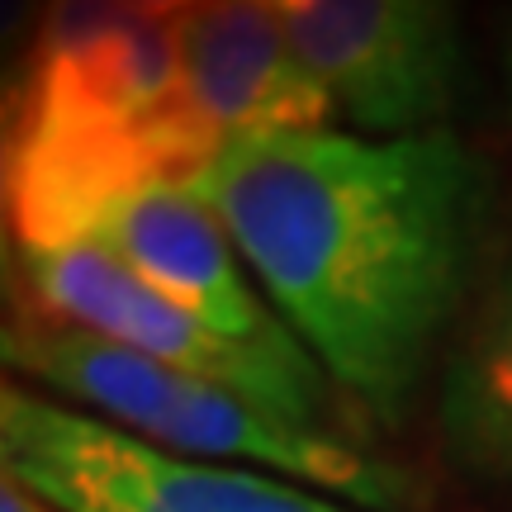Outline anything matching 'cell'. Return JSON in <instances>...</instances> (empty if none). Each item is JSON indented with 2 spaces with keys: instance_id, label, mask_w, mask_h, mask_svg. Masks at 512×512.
<instances>
[{
  "instance_id": "ba28073f",
  "label": "cell",
  "mask_w": 512,
  "mask_h": 512,
  "mask_svg": "<svg viewBox=\"0 0 512 512\" xmlns=\"http://www.w3.org/2000/svg\"><path fill=\"white\" fill-rule=\"evenodd\" d=\"M176 24L190 105L223 143L252 133H313L337 119L304 67L275 0H200Z\"/></svg>"
},
{
  "instance_id": "9c48e42d",
  "label": "cell",
  "mask_w": 512,
  "mask_h": 512,
  "mask_svg": "<svg viewBox=\"0 0 512 512\" xmlns=\"http://www.w3.org/2000/svg\"><path fill=\"white\" fill-rule=\"evenodd\" d=\"M441 437L460 470L512 484V256L441 375Z\"/></svg>"
},
{
  "instance_id": "7c38bea8",
  "label": "cell",
  "mask_w": 512,
  "mask_h": 512,
  "mask_svg": "<svg viewBox=\"0 0 512 512\" xmlns=\"http://www.w3.org/2000/svg\"><path fill=\"white\" fill-rule=\"evenodd\" d=\"M508 81H512V43H508Z\"/></svg>"
},
{
  "instance_id": "3957f363",
  "label": "cell",
  "mask_w": 512,
  "mask_h": 512,
  "mask_svg": "<svg viewBox=\"0 0 512 512\" xmlns=\"http://www.w3.org/2000/svg\"><path fill=\"white\" fill-rule=\"evenodd\" d=\"M0 351L15 375L166 456L294 479L361 512H427V484L347 432L294 422L252 394L171 370L62 318H19Z\"/></svg>"
},
{
  "instance_id": "8fae6325",
  "label": "cell",
  "mask_w": 512,
  "mask_h": 512,
  "mask_svg": "<svg viewBox=\"0 0 512 512\" xmlns=\"http://www.w3.org/2000/svg\"><path fill=\"white\" fill-rule=\"evenodd\" d=\"M133 10H143V15H157V19H181L185 10H195L200 0H128Z\"/></svg>"
},
{
  "instance_id": "5b68a950",
  "label": "cell",
  "mask_w": 512,
  "mask_h": 512,
  "mask_svg": "<svg viewBox=\"0 0 512 512\" xmlns=\"http://www.w3.org/2000/svg\"><path fill=\"white\" fill-rule=\"evenodd\" d=\"M19 266H24L29 294L48 318H62L95 337H110L119 347L143 351L171 370L252 394L294 422L347 432L342 427V413H347L342 389L313 361V351H261L223 337L195 313H185L181 304L162 299L152 285H143L100 242L19 247Z\"/></svg>"
},
{
  "instance_id": "7a4b0ae2",
  "label": "cell",
  "mask_w": 512,
  "mask_h": 512,
  "mask_svg": "<svg viewBox=\"0 0 512 512\" xmlns=\"http://www.w3.org/2000/svg\"><path fill=\"white\" fill-rule=\"evenodd\" d=\"M219 133L190 105L176 24L128 0H48L5 133L19 247H67L152 181H190Z\"/></svg>"
},
{
  "instance_id": "52a82bcc",
  "label": "cell",
  "mask_w": 512,
  "mask_h": 512,
  "mask_svg": "<svg viewBox=\"0 0 512 512\" xmlns=\"http://www.w3.org/2000/svg\"><path fill=\"white\" fill-rule=\"evenodd\" d=\"M86 242H100L143 285L233 342L261 351H309L242 275L247 261L238 242L185 181H152L124 195L95 219Z\"/></svg>"
},
{
  "instance_id": "30bf717a",
  "label": "cell",
  "mask_w": 512,
  "mask_h": 512,
  "mask_svg": "<svg viewBox=\"0 0 512 512\" xmlns=\"http://www.w3.org/2000/svg\"><path fill=\"white\" fill-rule=\"evenodd\" d=\"M0 512H57V508L48 503V498H38L29 484L0 475Z\"/></svg>"
},
{
  "instance_id": "8992f818",
  "label": "cell",
  "mask_w": 512,
  "mask_h": 512,
  "mask_svg": "<svg viewBox=\"0 0 512 512\" xmlns=\"http://www.w3.org/2000/svg\"><path fill=\"white\" fill-rule=\"evenodd\" d=\"M337 114L370 138L441 128L460 91L451 0H275Z\"/></svg>"
},
{
  "instance_id": "6da1fadb",
  "label": "cell",
  "mask_w": 512,
  "mask_h": 512,
  "mask_svg": "<svg viewBox=\"0 0 512 512\" xmlns=\"http://www.w3.org/2000/svg\"><path fill=\"white\" fill-rule=\"evenodd\" d=\"M185 185L332 384L394 427L475 271L494 204L484 157L451 128L252 133Z\"/></svg>"
},
{
  "instance_id": "277c9868",
  "label": "cell",
  "mask_w": 512,
  "mask_h": 512,
  "mask_svg": "<svg viewBox=\"0 0 512 512\" xmlns=\"http://www.w3.org/2000/svg\"><path fill=\"white\" fill-rule=\"evenodd\" d=\"M0 475L57 512H361L294 479L166 456L19 384L0 389Z\"/></svg>"
}]
</instances>
